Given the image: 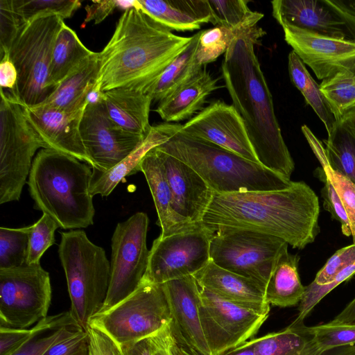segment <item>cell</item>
Listing matches in <instances>:
<instances>
[{
    "mask_svg": "<svg viewBox=\"0 0 355 355\" xmlns=\"http://www.w3.org/2000/svg\"><path fill=\"white\" fill-rule=\"evenodd\" d=\"M262 29L233 41L221 63L232 105L243 118L259 164L288 179L295 168L277 119L272 94L254 52Z\"/></svg>",
    "mask_w": 355,
    "mask_h": 355,
    "instance_id": "cell-1",
    "label": "cell"
},
{
    "mask_svg": "<svg viewBox=\"0 0 355 355\" xmlns=\"http://www.w3.org/2000/svg\"><path fill=\"white\" fill-rule=\"evenodd\" d=\"M319 200L304 182L287 189L227 194L214 193L202 223L228 226L280 238L293 248L303 249L320 232Z\"/></svg>",
    "mask_w": 355,
    "mask_h": 355,
    "instance_id": "cell-2",
    "label": "cell"
},
{
    "mask_svg": "<svg viewBox=\"0 0 355 355\" xmlns=\"http://www.w3.org/2000/svg\"><path fill=\"white\" fill-rule=\"evenodd\" d=\"M191 40V36L173 33L139 8L125 10L99 52L100 68L93 90L126 87L148 94Z\"/></svg>",
    "mask_w": 355,
    "mask_h": 355,
    "instance_id": "cell-3",
    "label": "cell"
},
{
    "mask_svg": "<svg viewBox=\"0 0 355 355\" xmlns=\"http://www.w3.org/2000/svg\"><path fill=\"white\" fill-rule=\"evenodd\" d=\"M92 175L87 163L51 148H42L33 159L27 182L35 208L49 215L64 230L93 225Z\"/></svg>",
    "mask_w": 355,
    "mask_h": 355,
    "instance_id": "cell-4",
    "label": "cell"
},
{
    "mask_svg": "<svg viewBox=\"0 0 355 355\" xmlns=\"http://www.w3.org/2000/svg\"><path fill=\"white\" fill-rule=\"evenodd\" d=\"M157 148L191 166L218 194L282 190L293 182L258 162L181 129Z\"/></svg>",
    "mask_w": 355,
    "mask_h": 355,
    "instance_id": "cell-5",
    "label": "cell"
},
{
    "mask_svg": "<svg viewBox=\"0 0 355 355\" xmlns=\"http://www.w3.org/2000/svg\"><path fill=\"white\" fill-rule=\"evenodd\" d=\"M58 254L71 300L70 312L86 331L107 297L110 262L103 248L93 243L83 230L60 232Z\"/></svg>",
    "mask_w": 355,
    "mask_h": 355,
    "instance_id": "cell-6",
    "label": "cell"
},
{
    "mask_svg": "<svg viewBox=\"0 0 355 355\" xmlns=\"http://www.w3.org/2000/svg\"><path fill=\"white\" fill-rule=\"evenodd\" d=\"M171 322L162 284L143 279L130 295L94 315L88 327L106 335L122 352L142 339L163 332Z\"/></svg>",
    "mask_w": 355,
    "mask_h": 355,
    "instance_id": "cell-7",
    "label": "cell"
},
{
    "mask_svg": "<svg viewBox=\"0 0 355 355\" xmlns=\"http://www.w3.org/2000/svg\"><path fill=\"white\" fill-rule=\"evenodd\" d=\"M64 23L61 17L49 15L25 24L6 53L17 72L15 89L10 92L26 106L41 104L53 92L48 83L49 68Z\"/></svg>",
    "mask_w": 355,
    "mask_h": 355,
    "instance_id": "cell-8",
    "label": "cell"
},
{
    "mask_svg": "<svg viewBox=\"0 0 355 355\" xmlns=\"http://www.w3.org/2000/svg\"><path fill=\"white\" fill-rule=\"evenodd\" d=\"M41 148H47L30 123L25 105L1 88L0 204L19 200L33 156Z\"/></svg>",
    "mask_w": 355,
    "mask_h": 355,
    "instance_id": "cell-9",
    "label": "cell"
},
{
    "mask_svg": "<svg viewBox=\"0 0 355 355\" xmlns=\"http://www.w3.org/2000/svg\"><path fill=\"white\" fill-rule=\"evenodd\" d=\"M214 229L210 260L266 286L279 256L288 244L280 238L250 230L228 226Z\"/></svg>",
    "mask_w": 355,
    "mask_h": 355,
    "instance_id": "cell-10",
    "label": "cell"
},
{
    "mask_svg": "<svg viewBox=\"0 0 355 355\" xmlns=\"http://www.w3.org/2000/svg\"><path fill=\"white\" fill-rule=\"evenodd\" d=\"M49 273L40 265L0 269V327L28 329L47 317Z\"/></svg>",
    "mask_w": 355,
    "mask_h": 355,
    "instance_id": "cell-11",
    "label": "cell"
},
{
    "mask_svg": "<svg viewBox=\"0 0 355 355\" xmlns=\"http://www.w3.org/2000/svg\"><path fill=\"white\" fill-rule=\"evenodd\" d=\"M148 223L146 213L137 212L116 225L111 241L109 288L100 311L130 295L141 284L148 268L150 253L146 245Z\"/></svg>",
    "mask_w": 355,
    "mask_h": 355,
    "instance_id": "cell-12",
    "label": "cell"
},
{
    "mask_svg": "<svg viewBox=\"0 0 355 355\" xmlns=\"http://www.w3.org/2000/svg\"><path fill=\"white\" fill-rule=\"evenodd\" d=\"M216 232L203 223L188 230L154 240L143 279L162 284L193 275L210 260L209 248Z\"/></svg>",
    "mask_w": 355,
    "mask_h": 355,
    "instance_id": "cell-13",
    "label": "cell"
},
{
    "mask_svg": "<svg viewBox=\"0 0 355 355\" xmlns=\"http://www.w3.org/2000/svg\"><path fill=\"white\" fill-rule=\"evenodd\" d=\"M199 313L211 355H223L252 339L268 317L200 287Z\"/></svg>",
    "mask_w": 355,
    "mask_h": 355,
    "instance_id": "cell-14",
    "label": "cell"
},
{
    "mask_svg": "<svg viewBox=\"0 0 355 355\" xmlns=\"http://www.w3.org/2000/svg\"><path fill=\"white\" fill-rule=\"evenodd\" d=\"M271 5L283 28L355 42V1L274 0Z\"/></svg>",
    "mask_w": 355,
    "mask_h": 355,
    "instance_id": "cell-15",
    "label": "cell"
},
{
    "mask_svg": "<svg viewBox=\"0 0 355 355\" xmlns=\"http://www.w3.org/2000/svg\"><path fill=\"white\" fill-rule=\"evenodd\" d=\"M80 132L92 168L101 171L124 159L146 139L116 125L110 117L102 96L97 102L87 103Z\"/></svg>",
    "mask_w": 355,
    "mask_h": 355,
    "instance_id": "cell-16",
    "label": "cell"
},
{
    "mask_svg": "<svg viewBox=\"0 0 355 355\" xmlns=\"http://www.w3.org/2000/svg\"><path fill=\"white\" fill-rule=\"evenodd\" d=\"M181 131L259 163L244 121L232 104L211 102L183 124Z\"/></svg>",
    "mask_w": 355,
    "mask_h": 355,
    "instance_id": "cell-17",
    "label": "cell"
},
{
    "mask_svg": "<svg viewBox=\"0 0 355 355\" xmlns=\"http://www.w3.org/2000/svg\"><path fill=\"white\" fill-rule=\"evenodd\" d=\"M169 305L175 340L196 355H211L199 313L200 286L189 275L162 284Z\"/></svg>",
    "mask_w": 355,
    "mask_h": 355,
    "instance_id": "cell-18",
    "label": "cell"
},
{
    "mask_svg": "<svg viewBox=\"0 0 355 355\" xmlns=\"http://www.w3.org/2000/svg\"><path fill=\"white\" fill-rule=\"evenodd\" d=\"M284 39L319 80L343 70H355V42L315 35L295 28H284Z\"/></svg>",
    "mask_w": 355,
    "mask_h": 355,
    "instance_id": "cell-19",
    "label": "cell"
},
{
    "mask_svg": "<svg viewBox=\"0 0 355 355\" xmlns=\"http://www.w3.org/2000/svg\"><path fill=\"white\" fill-rule=\"evenodd\" d=\"M25 108L30 123L47 148L68 154L92 166L80 132L85 107L75 112H65L42 104L25 105Z\"/></svg>",
    "mask_w": 355,
    "mask_h": 355,
    "instance_id": "cell-20",
    "label": "cell"
},
{
    "mask_svg": "<svg viewBox=\"0 0 355 355\" xmlns=\"http://www.w3.org/2000/svg\"><path fill=\"white\" fill-rule=\"evenodd\" d=\"M171 191L174 211L187 221H202L214 194L206 182L191 166L155 147Z\"/></svg>",
    "mask_w": 355,
    "mask_h": 355,
    "instance_id": "cell-21",
    "label": "cell"
},
{
    "mask_svg": "<svg viewBox=\"0 0 355 355\" xmlns=\"http://www.w3.org/2000/svg\"><path fill=\"white\" fill-rule=\"evenodd\" d=\"M193 277L200 287L224 300L269 314L270 304L265 300L266 286L252 279L223 268L211 260Z\"/></svg>",
    "mask_w": 355,
    "mask_h": 355,
    "instance_id": "cell-22",
    "label": "cell"
},
{
    "mask_svg": "<svg viewBox=\"0 0 355 355\" xmlns=\"http://www.w3.org/2000/svg\"><path fill=\"white\" fill-rule=\"evenodd\" d=\"M255 355H355V345L324 349L311 327L295 319L286 328L251 339Z\"/></svg>",
    "mask_w": 355,
    "mask_h": 355,
    "instance_id": "cell-23",
    "label": "cell"
},
{
    "mask_svg": "<svg viewBox=\"0 0 355 355\" xmlns=\"http://www.w3.org/2000/svg\"><path fill=\"white\" fill-rule=\"evenodd\" d=\"M139 8L170 31H192L216 25L208 0H136Z\"/></svg>",
    "mask_w": 355,
    "mask_h": 355,
    "instance_id": "cell-24",
    "label": "cell"
},
{
    "mask_svg": "<svg viewBox=\"0 0 355 355\" xmlns=\"http://www.w3.org/2000/svg\"><path fill=\"white\" fill-rule=\"evenodd\" d=\"M182 125L180 123L166 122L152 126L148 135L143 142L114 166L105 171L92 168L89 184L91 196H109L124 178L139 171L138 166L148 152L167 141L180 130Z\"/></svg>",
    "mask_w": 355,
    "mask_h": 355,
    "instance_id": "cell-25",
    "label": "cell"
},
{
    "mask_svg": "<svg viewBox=\"0 0 355 355\" xmlns=\"http://www.w3.org/2000/svg\"><path fill=\"white\" fill-rule=\"evenodd\" d=\"M138 171L144 173L150 190L158 216L157 223L162 229L161 236L178 234L199 224L187 221L174 211L171 191L155 148L144 156Z\"/></svg>",
    "mask_w": 355,
    "mask_h": 355,
    "instance_id": "cell-26",
    "label": "cell"
},
{
    "mask_svg": "<svg viewBox=\"0 0 355 355\" xmlns=\"http://www.w3.org/2000/svg\"><path fill=\"white\" fill-rule=\"evenodd\" d=\"M111 119L122 129L146 138L150 130L149 114L153 101L150 94L120 87L102 93Z\"/></svg>",
    "mask_w": 355,
    "mask_h": 355,
    "instance_id": "cell-27",
    "label": "cell"
},
{
    "mask_svg": "<svg viewBox=\"0 0 355 355\" xmlns=\"http://www.w3.org/2000/svg\"><path fill=\"white\" fill-rule=\"evenodd\" d=\"M204 66L200 71L159 102L155 112L166 123L191 119L203 110L206 98L219 86Z\"/></svg>",
    "mask_w": 355,
    "mask_h": 355,
    "instance_id": "cell-28",
    "label": "cell"
},
{
    "mask_svg": "<svg viewBox=\"0 0 355 355\" xmlns=\"http://www.w3.org/2000/svg\"><path fill=\"white\" fill-rule=\"evenodd\" d=\"M99 68V53L93 52L73 69L41 104L65 112L84 109L87 104V96L96 85Z\"/></svg>",
    "mask_w": 355,
    "mask_h": 355,
    "instance_id": "cell-29",
    "label": "cell"
},
{
    "mask_svg": "<svg viewBox=\"0 0 355 355\" xmlns=\"http://www.w3.org/2000/svg\"><path fill=\"white\" fill-rule=\"evenodd\" d=\"M300 257L285 249L279 256L265 288L266 302L282 308L296 306L301 302L305 286L297 271Z\"/></svg>",
    "mask_w": 355,
    "mask_h": 355,
    "instance_id": "cell-30",
    "label": "cell"
},
{
    "mask_svg": "<svg viewBox=\"0 0 355 355\" xmlns=\"http://www.w3.org/2000/svg\"><path fill=\"white\" fill-rule=\"evenodd\" d=\"M31 329L30 337L11 355H44L56 343L85 330L70 311L47 316Z\"/></svg>",
    "mask_w": 355,
    "mask_h": 355,
    "instance_id": "cell-31",
    "label": "cell"
},
{
    "mask_svg": "<svg viewBox=\"0 0 355 355\" xmlns=\"http://www.w3.org/2000/svg\"><path fill=\"white\" fill-rule=\"evenodd\" d=\"M329 166L355 184V123L345 114L323 140Z\"/></svg>",
    "mask_w": 355,
    "mask_h": 355,
    "instance_id": "cell-32",
    "label": "cell"
},
{
    "mask_svg": "<svg viewBox=\"0 0 355 355\" xmlns=\"http://www.w3.org/2000/svg\"><path fill=\"white\" fill-rule=\"evenodd\" d=\"M201 31L191 36L187 46L164 69L150 91L153 101H161L188 82L204 66L196 60V51Z\"/></svg>",
    "mask_w": 355,
    "mask_h": 355,
    "instance_id": "cell-33",
    "label": "cell"
},
{
    "mask_svg": "<svg viewBox=\"0 0 355 355\" xmlns=\"http://www.w3.org/2000/svg\"><path fill=\"white\" fill-rule=\"evenodd\" d=\"M94 51L88 49L65 23L56 37L49 68V85L55 91L65 77Z\"/></svg>",
    "mask_w": 355,
    "mask_h": 355,
    "instance_id": "cell-34",
    "label": "cell"
},
{
    "mask_svg": "<svg viewBox=\"0 0 355 355\" xmlns=\"http://www.w3.org/2000/svg\"><path fill=\"white\" fill-rule=\"evenodd\" d=\"M263 14L256 12L245 22L235 27L216 25L201 31L196 51L197 62L202 66L213 62L222 54H225L234 40L241 35L259 31L258 22Z\"/></svg>",
    "mask_w": 355,
    "mask_h": 355,
    "instance_id": "cell-35",
    "label": "cell"
},
{
    "mask_svg": "<svg viewBox=\"0 0 355 355\" xmlns=\"http://www.w3.org/2000/svg\"><path fill=\"white\" fill-rule=\"evenodd\" d=\"M288 68L293 84L323 122L329 133L337 120L320 91V85L314 80L305 64L293 50L288 54Z\"/></svg>",
    "mask_w": 355,
    "mask_h": 355,
    "instance_id": "cell-36",
    "label": "cell"
},
{
    "mask_svg": "<svg viewBox=\"0 0 355 355\" xmlns=\"http://www.w3.org/2000/svg\"><path fill=\"white\" fill-rule=\"evenodd\" d=\"M320 88L336 120L355 107V73L340 71L322 81Z\"/></svg>",
    "mask_w": 355,
    "mask_h": 355,
    "instance_id": "cell-37",
    "label": "cell"
},
{
    "mask_svg": "<svg viewBox=\"0 0 355 355\" xmlns=\"http://www.w3.org/2000/svg\"><path fill=\"white\" fill-rule=\"evenodd\" d=\"M11 1L14 10L25 23L49 15H57L64 20L71 17L81 6L77 0Z\"/></svg>",
    "mask_w": 355,
    "mask_h": 355,
    "instance_id": "cell-38",
    "label": "cell"
},
{
    "mask_svg": "<svg viewBox=\"0 0 355 355\" xmlns=\"http://www.w3.org/2000/svg\"><path fill=\"white\" fill-rule=\"evenodd\" d=\"M31 225L0 228V269L26 263Z\"/></svg>",
    "mask_w": 355,
    "mask_h": 355,
    "instance_id": "cell-39",
    "label": "cell"
},
{
    "mask_svg": "<svg viewBox=\"0 0 355 355\" xmlns=\"http://www.w3.org/2000/svg\"><path fill=\"white\" fill-rule=\"evenodd\" d=\"M60 227L57 222L47 214L31 225L26 263H40L46 250L55 243V231Z\"/></svg>",
    "mask_w": 355,
    "mask_h": 355,
    "instance_id": "cell-40",
    "label": "cell"
},
{
    "mask_svg": "<svg viewBox=\"0 0 355 355\" xmlns=\"http://www.w3.org/2000/svg\"><path fill=\"white\" fill-rule=\"evenodd\" d=\"M315 156L342 201L349 218L353 243H355V184L329 166L324 149Z\"/></svg>",
    "mask_w": 355,
    "mask_h": 355,
    "instance_id": "cell-41",
    "label": "cell"
},
{
    "mask_svg": "<svg viewBox=\"0 0 355 355\" xmlns=\"http://www.w3.org/2000/svg\"><path fill=\"white\" fill-rule=\"evenodd\" d=\"M208 1L216 25L235 27L245 22L256 13V11L250 9L248 0Z\"/></svg>",
    "mask_w": 355,
    "mask_h": 355,
    "instance_id": "cell-42",
    "label": "cell"
},
{
    "mask_svg": "<svg viewBox=\"0 0 355 355\" xmlns=\"http://www.w3.org/2000/svg\"><path fill=\"white\" fill-rule=\"evenodd\" d=\"M311 329L318 344L324 349L355 345V323H327L311 327Z\"/></svg>",
    "mask_w": 355,
    "mask_h": 355,
    "instance_id": "cell-43",
    "label": "cell"
},
{
    "mask_svg": "<svg viewBox=\"0 0 355 355\" xmlns=\"http://www.w3.org/2000/svg\"><path fill=\"white\" fill-rule=\"evenodd\" d=\"M355 274V262L344 269L330 284L318 285L313 282L305 286V293L299 304L298 320H304L313 308L337 286L350 279Z\"/></svg>",
    "mask_w": 355,
    "mask_h": 355,
    "instance_id": "cell-44",
    "label": "cell"
},
{
    "mask_svg": "<svg viewBox=\"0 0 355 355\" xmlns=\"http://www.w3.org/2000/svg\"><path fill=\"white\" fill-rule=\"evenodd\" d=\"M315 172L316 176L324 183L321 189V196L324 200V209L331 214L332 218L340 223L342 232L345 236H352L349 218L338 194L327 178L322 168H318Z\"/></svg>",
    "mask_w": 355,
    "mask_h": 355,
    "instance_id": "cell-45",
    "label": "cell"
},
{
    "mask_svg": "<svg viewBox=\"0 0 355 355\" xmlns=\"http://www.w3.org/2000/svg\"><path fill=\"white\" fill-rule=\"evenodd\" d=\"M355 262V243L337 250L316 274L313 281L318 285L331 283L336 276Z\"/></svg>",
    "mask_w": 355,
    "mask_h": 355,
    "instance_id": "cell-46",
    "label": "cell"
},
{
    "mask_svg": "<svg viewBox=\"0 0 355 355\" xmlns=\"http://www.w3.org/2000/svg\"><path fill=\"white\" fill-rule=\"evenodd\" d=\"M24 22L13 9L11 0L0 1V55L6 53Z\"/></svg>",
    "mask_w": 355,
    "mask_h": 355,
    "instance_id": "cell-47",
    "label": "cell"
},
{
    "mask_svg": "<svg viewBox=\"0 0 355 355\" xmlns=\"http://www.w3.org/2000/svg\"><path fill=\"white\" fill-rule=\"evenodd\" d=\"M89 336L82 330L52 345L44 355H89Z\"/></svg>",
    "mask_w": 355,
    "mask_h": 355,
    "instance_id": "cell-48",
    "label": "cell"
},
{
    "mask_svg": "<svg viewBox=\"0 0 355 355\" xmlns=\"http://www.w3.org/2000/svg\"><path fill=\"white\" fill-rule=\"evenodd\" d=\"M32 329L0 327V355H11L30 337Z\"/></svg>",
    "mask_w": 355,
    "mask_h": 355,
    "instance_id": "cell-49",
    "label": "cell"
},
{
    "mask_svg": "<svg viewBox=\"0 0 355 355\" xmlns=\"http://www.w3.org/2000/svg\"><path fill=\"white\" fill-rule=\"evenodd\" d=\"M89 336V355H122L118 347L104 334L88 327Z\"/></svg>",
    "mask_w": 355,
    "mask_h": 355,
    "instance_id": "cell-50",
    "label": "cell"
},
{
    "mask_svg": "<svg viewBox=\"0 0 355 355\" xmlns=\"http://www.w3.org/2000/svg\"><path fill=\"white\" fill-rule=\"evenodd\" d=\"M116 8H118L117 1L116 0L93 1L91 4L85 6L87 15L83 26L91 21H94L95 24L101 23Z\"/></svg>",
    "mask_w": 355,
    "mask_h": 355,
    "instance_id": "cell-51",
    "label": "cell"
},
{
    "mask_svg": "<svg viewBox=\"0 0 355 355\" xmlns=\"http://www.w3.org/2000/svg\"><path fill=\"white\" fill-rule=\"evenodd\" d=\"M17 82V72L14 64L9 58L8 54L1 56L0 63V85L1 88L12 92L15 91Z\"/></svg>",
    "mask_w": 355,
    "mask_h": 355,
    "instance_id": "cell-52",
    "label": "cell"
},
{
    "mask_svg": "<svg viewBox=\"0 0 355 355\" xmlns=\"http://www.w3.org/2000/svg\"><path fill=\"white\" fill-rule=\"evenodd\" d=\"M155 346V336L142 339L128 347L121 352L122 355H153Z\"/></svg>",
    "mask_w": 355,
    "mask_h": 355,
    "instance_id": "cell-53",
    "label": "cell"
},
{
    "mask_svg": "<svg viewBox=\"0 0 355 355\" xmlns=\"http://www.w3.org/2000/svg\"><path fill=\"white\" fill-rule=\"evenodd\" d=\"M155 346L153 355H173L171 326L163 332L155 336Z\"/></svg>",
    "mask_w": 355,
    "mask_h": 355,
    "instance_id": "cell-54",
    "label": "cell"
},
{
    "mask_svg": "<svg viewBox=\"0 0 355 355\" xmlns=\"http://www.w3.org/2000/svg\"><path fill=\"white\" fill-rule=\"evenodd\" d=\"M329 323L331 324L355 323V297Z\"/></svg>",
    "mask_w": 355,
    "mask_h": 355,
    "instance_id": "cell-55",
    "label": "cell"
},
{
    "mask_svg": "<svg viewBox=\"0 0 355 355\" xmlns=\"http://www.w3.org/2000/svg\"><path fill=\"white\" fill-rule=\"evenodd\" d=\"M223 355H255L254 346L251 339L227 352Z\"/></svg>",
    "mask_w": 355,
    "mask_h": 355,
    "instance_id": "cell-56",
    "label": "cell"
},
{
    "mask_svg": "<svg viewBox=\"0 0 355 355\" xmlns=\"http://www.w3.org/2000/svg\"><path fill=\"white\" fill-rule=\"evenodd\" d=\"M172 334V332H171ZM171 350L173 355H196L189 352L182 345L177 342L172 334Z\"/></svg>",
    "mask_w": 355,
    "mask_h": 355,
    "instance_id": "cell-57",
    "label": "cell"
},
{
    "mask_svg": "<svg viewBox=\"0 0 355 355\" xmlns=\"http://www.w3.org/2000/svg\"><path fill=\"white\" fill-rule=\"evenodd\" d=\"M354 73H355V70L354 71Z\"/></svg>",
    "mask_w": 355,
    "mask_h": 355,
    "instance_id": "cell-58",
    "label": "cell"
}]
</instances>
